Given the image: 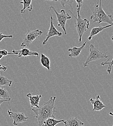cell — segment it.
I'll return each instance as SVG.
<instances>
[{"label": "cell", "instance_id": "obj_1", "mask_svg": "<svg viewBox=\"0 0 113 126\" xmlns=\"http://www.w3.org/2000/svg\"><path fill=\"white\" fill-rule=\"evenodd\" d=\"M56 96H51L49 100L38 108L34 107L32 110L37 119L39 126H42L45 121L49 117L55 118L56 112L55 102Z\"/></svg>", "mask_w": 113, "mask_h": 126}, {"label": "cell", "instance_id": "obj_2", "mask_svg": "<svg viewBox=\"0 0 113 126\" xmlns=\"http://www.w3.org/2000/svg\"><path fill=\"white\" fill-rule=\"evenodd\" d=\"M102 0H99L95 6L94 9L91 15L90 18L94 23L97 22L100 24L102 22L107 23L113 26V16L112 15H107L102 8L101 4Z\"/></svg>", "mask_w": 113, "mask_h": 126}, {"label": "cell", "instance_id": "obj_3", "mask_svg": "<svg viewBox=\"0 0 113 126\" xmlns=\"http://www.w3.org/2000/svg\"><path fill=\"white\" fill-rule=\"evenodd\" d=\"M69 11L71 14H72L74 16V17L76 19V22L75 24V26L78 33L79 42L80 43L82 41V36L83 34L86 32L89 29L90 22L88 19L82 18V17H81L80 14V11H76L77 16H75L74 14L70 10Z\"/></svg>", "mask_w": 113, "mask_h": 126}, {"label": "cell", "instance_id": "obj_4", "mask_svg": "<svg viewBox=\"0 0 113 126\" xmlns=\"http://www.w3.org/2000/svg\"><path fill=\"white\" fill-rule=\"evenodd\" d=\"M107 57L108 56L106 55V53H103L97 47H96L94 44H91L89 46V54L87 57L85 62L83 63V66L84 67H87L92 62Z\"/></svg>", "mask_w": 113, "mask_h": 126}, {"label": "cell", "instance_id": "obj_5", "mask_svg": "<svg viewBox=\"0 0 113 126\" xmlns=\"http://www.w3.org/2000/svg\"><path fill=\"white\" fill-rule=\"evenodd\" d=\"M49 11L53 10L55 12L57 21L58 22V26L61 28L63 31L64 32L65 34H67V30L66 29V24L67 20L69 19L72 18V16L69 14L67 13L64 9H62L60 13L58 12L55 8L53 6H50L49 7Z\"/></svg>", "mask_w": 113, "mask_h": 126}, {"label": "cell", "instance_id": "obj_6", "mask_svg": "<svg viewBox=\"0 0 113 126\" xmlns=\"http://www.w3.org/2000/svg\"><path fill=\"white\" fill-rule=\"evenodd\" d=\"M43 33V32L39 29H36L33 31L28 30L23 37V41L20 46L23 47L30 45L36 39L39 37Z\"/></svg>", "mask_w": 113, "mask_h": 126}, {"label": "cell", "instance_id": "obj_7", "mask_svg": "<svg viewBox=\"0 0 113 126\" xmlns=\"http://www.w3.org/2000/svg\"><path fill=\"white\" fill-rule=\"evenodd\" d=\"M8 114L13 121V125L17 126L19 124L27 121L29 117L25 116L23 112H14L11 110L7 111Z\"/></svg>", "mask_w": 113, "mask_h": 126}, {"label": "cell", "instance_id": "obj_8", "mask_svg": "<svg viewBox=\"0 0 113 126\" xmlns=\"http://www.w3.org/2000/svg\"><path fill=\"white\" fill-rule=\"evenodd\" d=\"M63 35V33L61 32L58 31L56 28L55 27L53 23V18L52 16H50V27L48 30V33L46 35V39L43 41L42 43V45H45L48 42L49 39L52 37L55 36H61Z\"/></svg>", "mask_w": 113, "mask_h": 126}, {"label": "cell", "instance_id": "obj_9", "mask_svg": "<svg viewBox=\"0 0 113 126\" xmlns=\"http://www.w3.org/2000/svg\"><path fill=\"white\" fill-rule=\"evenodd\" d=\"M12 52L14 55H16L18 56V57H26L28 56H34L36 57H38L39 54L38 52L36 51H33L29 50L28 48H25L24 47H22V49L16 50L15 49L12 50Z\"/></svg>", "mask_w": 113, "mask_h": 126}, {"label": "cell", "instance_id": "obj_10", "mask_svg": "<svg viewBox=\"0 0 113 126\" xmlns=\"http://www.w3.org/2000/svg\"><path fill=\"white\" fill-rule=\"evenodd\" d=\"M89 101L93 105L92 111H100L106 107V105L101 101L100 96L98 94L96 96L95 99L91 98Z\"/></svg>", "mask_w": 113, "mask_h": 126}, {"label": "cell", "instance_id": "obj_11", "mask_svg": "<svg viewBox=\"0 0 113 126\" xmlns=\"http://www.w3.org/2000/svg\"><path fill=\"white\" fill-rule=\"evenodd\" d=\"M86 44L87 41L84 42L80 47H70L68 49V51L70 52V53L68 54V57L70 58H75L79 56L81 53V51L86 46Z\"/></svg>", "mask_w": 113, "mask_h": 126}, {"label": "cell", "instance_id": "obj_12", "mask_svg": "<svg viewBox=\"0 0 113 126\" xmlns=\"http://www.w3.org/2000/svg\"><path fill=\"white\" fill-rule=\"evenodd\" d=\"M29 98L31 106L32 108L36 107L38 108L39 107V104L40 103V99L42 97L41 94L39 95H32L31 93H29L26 95Z\"/></svg>", "mask_w": 113, "mask_h": 126}, {"label": "cell", "instance_id": "obj_13", "mask_svg": "<svg viewBox=\"0 0 113 126\" xmlns=\"http://www.w3.org/2000/svg\"><path fill=\"white\" fill-rule=\"evenodd\" d=\"M63 123L65 126H82L84 125V123L77 117L70 118L66 120H64Z\"/></svg>", "mask_w": 113, "mask_h": 126}, {"label": "cell", "instance_id": "obj_14", "mask_svg": "<svg viewBox=\"0 0 113 126\" xmlns=\"http://www.w3.org/2000/svg\"><path fill=\"white\" fill-rule=\"evenodd\" d=\"M112 26V25L109 24L105 26H100L94 27V28H92L90 32V34L88 38V41H90L94 36L99 34V33L101 32L104 29H105L107 28H109V27H111Z\"/></svg>", "mask_w": 113, "mask_h": 126}, {"label": "cell", "instance_id": "obj_15", "mask_svg": "<svg viewBox=\"0 0 113 126\" xmlns=\"http://www.w3.org/2000/svg\"><path fill=\"white\" fill-rule=\"evenodd\" d=\"M32 2V0H22V1L20 2V4L23 5V8L20 11L21 14H24L26 10H28L29 12L32 11L33 5Z\"/></svg>", "mask_w": 113, "mask_h": 126}, {"label": "cell", "instance_id": "obj_16", "mask_svg": "<svg viewBox=\"0 0 113 126\" xmlns=\"http://www.w3.org/2000/svg\"><path fill=\"white\" fill-rule=\"evenodd\" d=\"M64 120H57L55 118L49 117L44 122L42 126H55L58 124L63 122Z\"/></svg>", "mask_w": 113, "mask_h": 126}, {"label": "cell", "instance_id": "obj_17", "mask_svg": "<svg viewBox=\"0 0 113 126\" xmlns=\"http://www.w3.org/2000/svg\"><path fill=\"white\" fill-rule=\"evenodd\" d=\"M40 62L43 67L47 68L49 71L50 70V60L48 57L43 53L41 54Z\"/></svg>", "mask_w": 113, "mask_h": 126}, {"label": "cell", "instance_id": "obj_18", "mask_svg": "<svg viewBox=\"0 0 113 126\" xmlns=\"http://www.w3.org/2000/svg\"><path fill=\"white\" fill-rule=\"evenodd\" d=\"M12 82V80L3 76L1 72V74L0 75V86H7L10 87L11 86Z\"/></svg>", "mask_w": 113, "mask_h": 126}, {"label": "cell", "instance_id": "obj_19", "mask_svg": "<svg viewBox=\"0 0 113 126\" xmlns=\"http://www.w3.org/2000/svg\"><path fill=\"white\" fill-rule=\"evenodd\" d=\"M0 97L3 98V99L9 100V101L11 100V98L10 97L8 91L3 88L0 87Z\"/></svg>", "mask_w": 113, "mask_h": 126}, {"label": "cell", "instance_id": "obj_20", "mask_svg": "<svg viewBox=\"0 0 113 126\" xmlns=\"http://www.w3.org/2000/svg\"><path fill=\"white\" fill-rule=\"evenodd\" d=\"M57 1H59L60 2L62 7H64L66 4H68L71 7V10L74 9L73 7V3L74 0H57Z\"/></svg>", "mask_w": 113, "mask_h": 126}, {"label": "cell", "instance_id": "obj_21", "mask_svg": "<svg viewBox=\"0 0 113 126\" xmlns=\"http://www.w3.org/2000/svg\"><path fill=\"white\" fill-rule=\"evenodd\" d=\"M101 65L102 66L105 65H108L107 68V72L108 74H110L112 71V69L113 66V61H109V60H107L105 62H103L101 63Z\"/></svg>", "mask_w": 113, "mask_h": 126}, {"label": "cell", "instance_id": "obj_22", "mask_svg": "<svg viewBox=\"0 0 113 126\" xmlns=\"http://www.w3.org/2000/svg\"><path fill=\"white\" fill-rule=\"evenodd\" d=\"M75 0L77 3V5H76L77 10L80 11L82 4L83 3V0Z\"/></svg>", "mask_w": 113, "mask_h": 126}, {"label": "cell", "instance_id": "obj_23", "mask_svg": "<svg viewBox=\"0 0 113 126\" xmlns=\"http://www.w3.org/2000/svg\"><path fill=\"white\" fill-rule=\"evenodd\" d=\"M13 37L12 35H5L3 34L1 32H0V42H1L3 39L5 38H11Z\"/></svg>", "mask_w": 113, "mask_h": 126}, {"label": "cell", "instance_id": "obj_24", "mask_svg": "<svg viewBox=\"0 0 113 126\" xmlns=\"http://www.w3.org/2000/svg\"><path fill=\"white\" fill-rule=\"evenodd\" d=\"M0 54H1L3 57L6 56L8 55L14 54L12 52H10V53H9V52H8L6 50H5V49H3V50H0Z\"/></svg>", "mask_w": 113, "mask_h": 126}, {"label": "cell", "instance_id": "obj_25", "mask_svg": "<svg viewBox=\"0 0 113 126\" xmlns=\"http://www.w3.org/2000/svg\"><path fill=\"white\" fill-rule=\"evenodd\" d=\"M7 69V67L6 66L2 65L1 64H0V71H5Z\"/></svg>", "mask_w": 113, "mask_h": 126}, {"label": "cell", "instance_id": "obj_26", "mask_svg": "<svg viewBox=\"0 0 113 126\" xmlns=\"http://www.w3.org/2000/svg\"><path fill=\"white\" fill-rule=\"evenodd\" d=\"M7 101L8 102V101H9V100H7V99H0V107L1 104L2 103H3L4 102H7Z\"/></svg>", "mask_w": 113, "mask_h": 126}, {"label": "cell", "instance_id": "obj_27", "mask_svg": "<svg viewBox=\"0 0 113 126\" xmlns=\"http://www.w3.org/2000/svg\"><path fill=\"white\" fill-rule=\"evenodd\" d=\"M108 113H109V114L110 115H111V116H112L113 117V112H111V111H110V112H108Z\"/></svg>", "mask_w": 113, "mask_h": 126}, {"label": "cell", "instance_id": "obj_28", "mask_svg": "<svg viewBox=\"0 0 113 126\" xmlns=\"http://www.w3.org/2000/svg\"><path fill=\"white\" fill-rule=\"evenodd\" d=\"M3 57V56L0 54V60Z\"/></svg>", "mask_w": 113, "mask_h": 126}, {"label": "cell", "instance_id": "obj_29", "mask_svg": "<svg viewBox=\"0 0 113 126\" xmlns=\"http://www.w3.org/2000/svg\"><path fill=\"white\" fill-rule=\"evenodd\" d=\"M111 40H112V41H113V35H112V37H111ZM113 59H112V61H111V62H113Z\"/></svg>", "mask_w": 113, "mask_h": 126}, {"label": "cell", "instance_id": "obj_30", "mask_svg": "<svg viewBox=\"0 0 113 126\" xmlns=\"http://www.w3.org/2000/svg\"><path fill=\"white\" fill-rule=\"evenodd\" d=\"M49 0V1H53L54 0L55 1H57V0Z\"/></svg>", "mask_w": 113, "mask_h": 126}]
</instances>
